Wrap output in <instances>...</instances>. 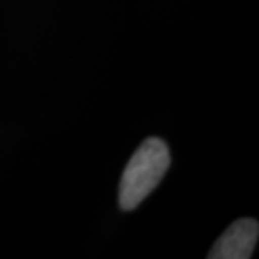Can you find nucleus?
Returning a JSON list of instances; mask_svg holds the SVG:
<instances>
[{"label":"nucleus","mask_w":259,"mask_h":259,"mask_svg":"<svg viewBox=\"0 0 259 259\" xmlns=\"http://www.w3.org/2000/svg\"><path fill=\"white\" fill-rule=\"evenodd\" d=\"M171 163V154L161 139L150 137L133 154L129 163L123 171L119 185V205L121 209H135L150 192L156 188Z\"/></svg>","instance_id":"nucleus-1"},{"label":"nucleus","mask_w":259,"mask_h":259,"mask_svg":"<svg viewBox=\"0 0 259 259\" xmlns=\"http://www.w3.org/2000/svg\"><path fill=\"white\" fill-rule=\"evenodd\" d=\"M259 234V225L255 219H238L234 221L215 242L209 259H250L255 248Z\"/></svg>","instance_id":"nucleus-2"}]
</instances>
